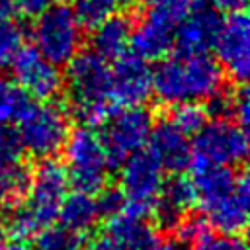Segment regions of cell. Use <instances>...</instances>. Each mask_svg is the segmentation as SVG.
I'll return each mask as SVG.
<instances>
[{"label":"cell","instance_id":"cell-20","mask_svg":"<svg viewBox=\"0 0 250 250\" xmlns=\"http://www.w3.org/2000/svg\"><path fill=\"white\" fill-rule=\"evenodd\" d=\"M131 29L133 23L127 16L111 14L94 27V35H92L94 51L105 61H115L117 57L125 55L131 39Z\"/></svg>","mask_w":250,"mask_h":250},{"label":"cell","instance_id":"cell-41","mask_svg":"<svg viewBox=\"0 0 250 250\" xmlns=\"http://www.w3.org/2000/svg\"><path fill=\"white\" fill-rule=\"evenodd\" d=\"M6 248V236H4V230L0 229V250H4Z\"/></svg>","mask_w":250,"mask_h":250},{"label":"cell","instance_id":"cell-17","mask_svg":"<svg viewBox=\"0 0 250 250\" xmlns=\"http://www.w3.org/2000/svg\"><path fill=\"white\" fill-rule=\"evenodd\" d=\"M195 203L197 195L191 180L176 174L168 182H162V188L154 199L152 209L156 211V217L164 227L174 229Z\"/></svg>","mask_w":250,"mask_h":250},{"label":"cell","instance_id":"cell-5","mask_svg":"<svg viewBox=\"0 0 250 250\" xmlns=\"http://www.w3.org/2000/svg\"><path fill=\"white\" fill-rule=\"evenodd\" d=\"M164 182V168L150 150H135L121 160L119 191L125 197V209L131 215L146 217Z\"/></svg>","mask_w":250,"mask_h":250},{"label":"cell","instance_id":"cell-30","mask_svg":"<svg viewBox=\"0 0 250 250\" xmlns=\"http://www.w3.org/2000/svg\"><path fill=\"white\" fill-rule=\"evenodd\" d=\"M39 230V225L35 223V219L31 217V213L25 207H20L12 213L10 221H8V234L12 240H21L25 242L27 238H31L35 232Z\"/></svg>","mask_w":250,"mask_h":250},{"label":"cell","instance_id":"cell-12","mask_svg":"<svg viewBox=\"0 0 250 250\" xmlns=\"http://www.w3.org/2000/svg\"><path fill=\"white\" fill-rule=\"evenodd\" d=\"M152 96V68L139 55H121L111 68L109 98L119 105H143Z\"/></svg>","mask_w":250,"mask_h":250},{"label":"cell","instance_id":"cell-39","mask_svg":"<svg viewBox=\"0 0 250 250\" xmlns=\"http://www.w3.org/2000/svg\"><path fill=\"white\" fill-rule=\"evenodd\" d=\"M4 250H27V246L21 240H6V248Z\"/></svg>","mask_w":250,"mask_h":250},{"label":"cell","instance_id":"cell-40","mask_svg":"<svg viewBox=\"0 0 250 250\" xmlns=\"http://www.w3.org/2000/svg\"><path fill=\"white\" fill-rule=\"evenodd\" d=\"M14 0H0V14H12Z\"/></svg>","mask_w":250,"mask_h":250},{"label":"cell","instance_id":"cell-2","mask_svg":"<svg viewBox=\"0 0 250 250\" xmlns=\"http://www.w3.org/2000/svg\"><path fill=\"white\" fill-rule=\"evenodd\" d=\"M66 84L74 117L86 125H102L107 117V98L111 88L109 62L96 51H78L68 62Z\"/></svg>","mask_w":250,"mask_h":250},{"label":"cell","instance_id":"cell-19","mask_svg":"<svg viewBox=\"0 0 250 250\" xmlns=\"http://www.w3.org/2000/svg\"><path fill=\"white\" fill-rule=\"evenodd\" d=\"M105 236L111 238L119 250H148L158 240L156 230L146 217L131 215L127 211L109 219Z\"/></svg>","mask_w":250,"mask_h":250},{"label":"cell","instance_id":"cell-4","mask_svg":"<svg viewBox=\"0 0 250 250\" xmlns=\"http://www.w3.org/2000/svg\"><path fill=\"white\" fill-rule=\"evenodd\" d=\"M33 47L49 62L66 64L82 47V25L66 4H53L41 12L31 29Z\"/></svg>","mask_w":250,"mask_h":250},{"label":"cell","instance_id":"cell-9","mask_svg":"<svg viewBox=\"0 0 250 250\" xmlns=\"http://www.w3.org/2000/svg\"><path fill=\"white\" fill-rule=\"evenodd\" d=\"M68 172L66 166L55 158H43L41 164L31 174V184L27 189L25 209L31 213L39 229L53 225L59 215V207L68 191Z\"/></svg>","mask_w":250,"mask_h":250},{"label":"cell","instance_id":"cell-16","mask_svg":"<svg viewBox=\"0 0 250 250\" xmlns=\"http://www.w3.org/2000/svg\"><path fill=\"white\" fill-rule=\"evenodd\" d=\"M248 203H250V180L246 174L236 176L232 191L205 211L209 223L221 232L240 234L248 223Z\"/></svg>","mask_w":250,"mask_h":250},{"label":"cell","instance_id":"cell-32","mask_svg":"<svg viewBox=\"0 0 250 250\" xmlns=\"http://www.w3.org/2000/svg\"><path fill=\"white\" fill-rule=\"evenodd\" d=\"M180 240L184 242H191L195 236H199L205 229H209L207 221L203 219V215H184L180 219V223L174 227Z\"/></svg>","mask_w":250,"mask_h":250},{"label":"cell","instance_id":"cell-34","mask_svg":"<svg viewBox=\"0 0 250 250\" xmlns=\"http://www.w3.org/2000/svg\"><path fill=\"white\" fill-rule=\"evenodd\" d=\"M232 115L236 123L248 131V121H250V102H248V88L240 86L234 90V102H232Z\"/></svg>","mask_w":250,"mask_h":250},{"label":"cell","instance_id":"cell-11","mask_svg":"<svg viewBox=\"0 0 250 250\" xmlns=\"http://www.w3.org/2000/svg\"><path fill=\"white\" fill-rule=\"evenodd\" d=\"M8 64L18 86L31 98L51 100L62 88V74L59 72V66L41 57L35 47H20Z\"/></svg>","mask_w":250,"mask_h":250},{"label":"cell","instance_id":"cell-35","mask_svg":"<svg viewBox=\"0 0 250 250\" xmlns=\"http://www.w3.org/2000/svg\"><path fill=\"white\" fill-rule=\"evenodd\" d=\"M57 2L61 0H14V6L25 16H39L41 12H45Z\"/></svg>","mask_w":250,"mask_h":250},{"label":"cell","instance_id":"cell-14","mask_svg":"<svg viewBox=\"0 0 250 250\" xmlns=\"http://www.w3.org/2000/svg\"><path fill=\"white\" fill-rule=\"evenodd\" d=\"M146 145L164 172L168 170L172 174H180L191 162V145L188 141V135H184L170 119L152 123Z\"/></svg>","mask_w":250,"mask_h":250},{"label":"cell","instance_id":"cell-22","mask_svg":"<svg viewBox=\"0 0 250 250\" xmlns=\"http://www.w3.org/2000/svg\"><path fill=\"white\" fill-rule=\"evenodd\" d=\"M31 168L21 160L0 168V203L8 207H16L29 189L31 184Z\"/></svg>","mask_w":250,"mask_h":250},{"label":"cell","instance_id":"cell-3","mask_svg":"<svg viewBox=\"0 0 250 250\" xmlns=\"http://www.w3.org/2000/svg\"><path fill=\"white\" fill-rule=\"evenodd\" d=\"M68 182L84 193H98L105 188L109 174V158L102 145L100 135L86 125L68 131L62 145Z\"/></svg>","mask_w":250,"mask_h":250},{"label":"cell","instance_id":"cell-21","mask_svg":"<svg viewBox=\"0 0 250 250\" xmlns=\"http://www.w3.org/2000/svg\"><path fill=\"white\" fill-rule=\"evenodd\" d=\"M61 225L76 230L80 234L88 232L100 219L98 213V205H96V197L92 193H84V191H74L70 195H64L61 207H59V215Z\"/></svg>","mask_w":250,"mask_h":250},{"label":"cell","instance_id":"cell-28","mask_svg":"<svg viewBox=\"0 0 250 250\" xmlns=\"http://www.w3.org/2000/svg\"><path fill=\"white\" fill-rule=\"evenodd\" d=\"M21 27L12 14H0V66H6L21 47Z\"/></svg>","mask_w":250,"mask_h":250},{"label":"cell","instance_id":"cell-25","mask_svg":"<svg viewBox=\"0 0 250 250\" xmlns=\"http://www.w3.org/2000/svg\"><path fill=\"white\" fill-rule=\"evenodd\" d=\"M117 0H74L72 12L82 27H96L100 21L115 14Z\"/></svg>","mask_w":250,"mask_h":250},{"label":"cell","instance_id":"cell-1","mask_svg":"<svg viewBox=\"0 0 250 250\" xmlns=\"http://www.w3.org/2000/svg\"><path fill=\"white\" fill-rule=\"evenodd\" d=\"M223 68L207 53L182 55L160 61L152 70V92L166 105L209 100L221 90Z\"/></svg>","mask_w":250,"mask_h":250},{"label":"cell","instance_id":"cell-37","mask_svg":"<svg viewBox=\"0 0 250 250\" xmlns=\"http://www.w3.org/2000/svg\"><path fill=\"white\" fill-rule=\"evenodd\" d=\"M86 250H119L115 244H113V240L111 238H107V236H102V238H98V240H94Z\"/></svg>","mask_w":250,"mask_h":250},{"label":"cell","instance_id":"cell-15","mask_svg":"<svg viewBox=\"0 0 250 250\" xmlns=\"http://www.w3.org/2000/svg\"><path fill=\"white\" fill-rule=\"evenodd\" d=\"M191 184L195 188L197 201L203 211H209L221 199H225L236 182V174L227 164L191 160Z\"/></svg>","mask_w":250,"mask_h":250},{"label":"cell","instance_id":"cell-13","mask_svg":"<svg viewBox=\"0 0 250 250\" xmlns=\"http://www.w3.org/2000/svg\"><path fill=\"white\" fill-rule=\"evenodd\" d=\"M221 16L213 6L195 4L174 29V45L182 55H197L213 49L221 27Z\"/></svg>","mask_w":250,"mask_h":250},{"label":"cell","instance_id":"cell-31","mask_svg":"<svg viewBox=\"0 0 250 250\" xmlns=\"http://www.w3.org/2000/svg\"><path fill=\"white\" fill-rule=\"evenodd\" d=\"M96 205H98L100 217L111 219L125 209V197L119 189H113V188L105 189L104 188V189H100V195L96 197Z\"/></svg>","mask_w":250,"mask_h":250},{"label":"cell","instance_id":"cell-18","mask_svg":"<svg viewBox=\"0 0 250 250\" xmlns=\"http://www.w3.org/2000/svg\"><path fill=\"white\" fill-rule=\"evenodd\" d=\"M129 45L133 47L135 55H139L145 61L162 59L174 45V27L146 14L131 29Z\"/></svg>","mask_w":250,"mask_h":250},{"label":"cell","instance_id":"cell-23","mask_svg":"<svg viewBox=\"0 0 250 250\" xmlns=\"http://www.w3.org/2000/svg\"><path fill=\"white\" fill-rule=\"evenodd\" d=\"M33 107V98L20 86H12L0 72V125L21 121Z\"/></svg>","mask_w":250,"mask_h":250},{"label":"cell","instance_id":"cell-6","mask_svg":"<svg viewBox=\"0 0 250 250\" xmlns=\"http://www.w3.org/2000/svg\"><path fill=\"white\" fill-rule=\"evenodd\" d=\"M152 123V113L143 105H117V109H109L102 121L100 135L109 164H117L135 150H141L148 141Z\"/></svg>","mask_w":250,"mask_h":250},{"label":"cell","instance_id":"cell-33","mask_svg":"<svg viewBox=\"0 0 250 250\" xmlns=\"http://www.w3.org/2000/svg\"><path fill=\"white\" fill-rule=\"evenodd\" d=\"M232 102H234V92L219 90L207 100L205 111L211 113L213 117H229L232 115Z\"/></svg>","mask_w":250,"mask_h":250},{"label":"cell","instance_id":"cell-42","mask_svg":"<svg viewBox=\"0 0 250 250\" xmlns=\"http://www.w3.org/2000/svg\"><path fill=\"white\" fill-rule=\"evenodd\" d=\"M117 2H123V4H133V2H139V0H117Z\"/></svg>","mask_w":250,"mask_h":250},{"label":"cell","instance_id":"cell-26","mask_svg":"<svg viewBox=\"0 0 250 250\" xmlns=\"http://www.w3.org/2000/svg\"><path fill=\"white\" fill-rule=\"evenodd\" d=\"M191 250H248L246 240L236 232H221L205 229L189 242Z\"/></svg>","mask_w":250,"mask_h":250},{"label":"cell","instance_id":"cell-8","mask_svg":"<svg viewBox=\"0 0 250 250\" xmlns=\"http://www.w3.org/2000/svg\"><path fill=\"white\" fill-rule=\"evenodd\" d=\"M248 156V131L236 121L215 117L207 121L193 137L191 160L215 164H240Z\"/></svg>","mask_w":250,"mask_h":250},{"label":"cell","instance_id":"cell-7","mask_svg":"<svg viewBox=\"0 0 250 250\" xmlns=\"http://www.w3.org/2000/svg\"><path fill=\"white\" fill-rule=\"evenodd\" d=\"M68 131L64 109L47 100L45 104H33L29 113L20 121L18 135L23 150L37 158H49L62 148Z\"/></svg>","mask_w":250,"mask_h":250},{"label":"cell","instance_id":"cell-36","mask_svg":"<svg viewBox=\"0 0 250 250\" xmlns=\"http://www.w3.org/2000/svg\"><path fill=\"white\" fill-rule=\"evenodd\" d=\"M211 6L223 12H236L246 6V0H211Z\"/></svg>","mask_w":250,"mask_h":250},{"label":"cell","instance_id":"cell-38","mask_svg":"<svg viewBox=\"0 0 250 250\" xmlns=\"http://www.w3.org/2000/svg\"><path fill=\"white\" fill-rule=\"evenodd\" d=\"M148 250H182V246L174 240H156Z\"/></svg>","mask_w":250,"mask_h":250},{"label":"cell","instance_id":"cell-10","mask_svg":"<svg viewBox=\"0 0 250 250\" xmlns=\"http://www.w3.org/2000/svg\"><path fill=\"white\" fill-rule=\"evenodd\" d=\"M219 66L236 82H244L250 74V21L246 12H230L221 21L213 43Z\"/></svg>","mask_w":250,"mask_h":250},{"label":"cell","instance_id":"cell-24","mask_svg":"<svg viewBox=\"0 0 250 250\" xmlns=\"http://www.w3.org/2000/svg\"><path fill=\"white\" fill-rule=\"evenodd\" d=\"M35 250H84V238L62 225H47L35 232Z\"/></svg>","mask_w":250,"mask_h":250},{"label":"cell","instance_id":"cell-27","mask_svg":"<svg viewBox=\"0 0 250 250\" xmlns=\"http://www.w3.org/2000/svg\"><path fill=\"white\" fill-rule=\"evenodd\" d=\"M184 135H195L207 123V111L197 102H186L174 105L172 115L168 117Z\"/></svg>","mask_w":250,"mask_h":250},{"label":"cell","instance_id":"cell-29","mask_svg":"<svg viewBox=\"0 0 250 250\" xmlns=\"http://www.w3.org/2000/svg\"><path fill=\"white\" fill-rule=\"evenodd\" d=\"M21 154H23V146L18 131L8 123L0 125V168L21 160Z\"/></svg>","mask_w":250,"mask_h":250}]
</instances>
